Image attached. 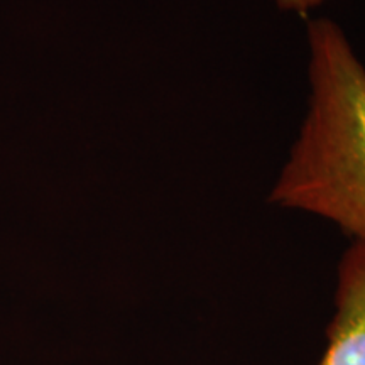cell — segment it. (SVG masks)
<instances>
[{
	"label": "cell",
	"instance_id": "7a4b0ae2",
	"mask_svg": "<svg viewBox=\"0 0 365 365\" xmlns=\"http://www.w3.org/2000/svg\"><path fill=\"white\" fill-rule=\"evenodd\" d=\"M317 365H365V245L354 242L336 272L335 313Z\"/></svg>",
	"mask_w": 365,
	"mask_h": 365
},
{
	"label": "cell",
	"instance_id": "6da1fadb",
	"mask_svg": "<svg viewBox=\"0 0 365 365\" xmlns=\"http://www.w3.org/2000/svg\"><path fill=\"white\" fill-rule=\"evenodd\" d=\"M308 54V110L269 202L365 245V66L330 19L309 22Z\"/></svg>",
	"mask_w": 365,
	"mask_h": 365
},
{
	"label": "cell",
	"instance_id": "3957f363",
	"mask_svg": "<svg viewBox=\"0 0 365 365\" xmlns=\"http://www.w3.org/2000/svg\"><path fill=\"white\" fill-rule=\"evenodd\" d=\"M325 0H276L277 7L284 12L296 14V16H308L314 9H318Z\"/></svg>",
	"mask_w": 365,
	"mask_h": 365
}]
</instances>
